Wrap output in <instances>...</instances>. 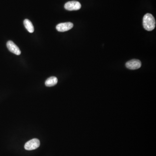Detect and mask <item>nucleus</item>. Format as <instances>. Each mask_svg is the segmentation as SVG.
I'll list each match as a JSON object with an SVG mask.
<instances>
[{
    "instance_id": "nucleus-6",
    "label": "nucleus",
    "mask_w": 156,
    "mask_h": 156,
    "mask_svg": "<svg viewBox=\"0 0 156 156\" xmlns=\"http://www.w3.org/2000/svg\"><path fill=\"white\" fill-rule=\"evenodd\" d=\"M7 47L11 52L16 55H19L21 53V51L18 47L13 41H8L7 43Z\"/></svg>"
},
{
    "instance_id": "nucleus-5",
    "label": "nucleus",
    "mask_w": 156,
    "mask_h": 156,
    "mask_svg": "<svg viewBox=\"0 0 156 156\" xmlns=\"http://www.w3.org/2000/svg\"><path fill=\"white\" fill-rule=\"evenodd\" d=\"M73 27V24L71 22L60 23L56 27V29L59 32H65L71 29Z\"/></svg>"
},
{
    "instance_id": "nucleus-8",
    "label": "nucleus",
    "mask_w": 156,
    "mask_h": 156,
    "mask_svg": "<svg viewBox=\"0 0 156 156\" xmlns=\"http://www.w3.org/2000/svg\"><path fill=\"white\" fill-rule=\"evenodd\" d=\"M24 24L26 29L30 33H33L34 30V26L32 22L28 19H25L24 21Z\"/></svg>"
},
{
    "instance_id": "nucleus-4",
    "label": "nucleus",
    "mask_w": 156,
    "mask_h": 156,
    "mask_svg": "<svg viewBox=\"0 0 156 156\" xmlns=\"http://www.w3.org/2000/svg\"><path fill=\"white\" fill-rule=\"evenodd\" d=\"M126 67L132 70L138 69L142 66V63L138 59H133L126 63Z\"/></svg>"
},
{
    "instance_id": "nucleus-2",
    "label": "nucleus",
    "mask_w": 156,
    "mask_h": 156,
    "mask_svg": "<svg viewBox=\"0 0 156 156\" xmlns=\"http://www.w3.org/2000/svg\"><path fill=\"white\" fill-rule=\"evenodd\" d=\"M40 142L37 138H34L27 142L24 145V148L28 151H32L38 148Z\"/></svg>"
},
{
    "instance_id": "nucleus-1",
    "label": "nucleus",
    "mask_w": 156,
    "mask_h": 156,
    "mask_svg": "<svg viewBox=\"0 0 156 156\" xmlns=\"http://www.w3.org/2000/svg\"><path fill=\"white\" fill-rule=\"evenodd\" d=\"M143 25L144 28L147 31H152L155 28L156 21L151 14L147 13L144 16L143 20Z\"/></svg>"
},
{
    "instance_id": "nucleus-7",
    "label": "nucleus",
    "mask_w": 156,
    "mask_h": 156,
    "mask_svg": "<svg viewBox=\"0 0 156 156\" xmlns=\"http://www.w3.org/2000/svg\"><path fill=\"white\" fill-rule=\"evenodd\" d=\"M57 82V78L55 76H52L46 80L45 84L47 86L51 87L56 85Z\"/></svg>"
},
{
    "instance_id": "nucleus-3",
    "label": "nucleus",
    "mask_w": 156,
    "mask_h": 156,
    "mask_svg": "<svg viewBox=\"0 0 156 156\" xmlns=\"http://www.w3.org/2000/svg\"><path fill=\"white\" fill-rule=\"evenodd\" d=\"M64 7L68 11H77L80 9L81 7V5L78 1H68L65 4Z\"/></svg>"
}]
</instances>
